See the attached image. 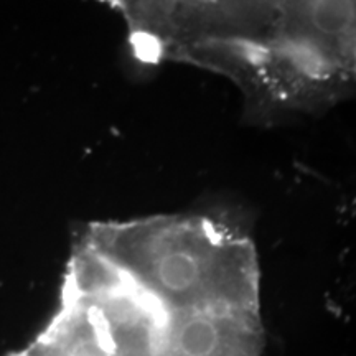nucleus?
Here are the masks:
<instances>
[{
    "mask_svg": "<svg viewBox=\"0 0 356 356\" xmlns=\"http://www.w3.org/2000/svg\"><path fill=\"white\" fill-rule=\"evenodd\" d=\"M144 56L197 65L256 114L310 111L356 83V2L122 3Z\"/></svg>",
    "mask_w": 356,
    "mask_h": 356,
    "instance_id": "1",
    "label": "nucleus"
},
{
    "mask_svg": "<svg viewBox=\"0 0 356 356\" xmlns=\"http://www.w3.org/2000/svg\"><path fill=\"white\" fill-rule=\"evenodd\" d=\"M167 315L257 312L259 266L243 229L210 215H163L97 225L86 243Z\"/></svg>",
    "mask_w": 356,
    "mask_h": 356,
    "instance_id": "2",
    "label": "nucleus"
},
{
    "mask_svg": "<svg viewBox=\"0 0 356 356\" xmlns=\"http://www.w3.org/2000/svg\"><path fill=\"white\" fill-rule=\"evenodd\" d=\"M257 312L198 310L167 315L160 356H256Z\"/></svg>",
    "mask_w": 356,
    "mask_h": 356,
    "instance_id": "3",
    "label": "nucleus"
}]
</instances>
